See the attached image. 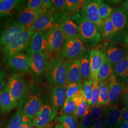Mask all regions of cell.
I'll return each instance as SVG.
<instances>
[{"label":"cell","mask_w":128,"mask_h":128,"mask_svg":"<svg viewBox=\"0 0 128 128\" xmlns=\"http://www.w3.org/2000/svg\"><path fill=\"white\" fill-rule=\"evenodd\" d=\"M44 104L43 94L40 88L34 84H28L26 92L20 101L18 106L32 121Z\"/></svg>","instance_id":"obj_1"},{"label":"cell","mask_w":128,"mask_h":128,"mask_svg":"<svg viewBox=\"0 0 128 128\" xmlns=\"http://www.w3.org/2000/svg\"><path fill=\"white\" fill-rule=\"evenodd\" d=\"M68 62V60L60 54L51 57L46 76L50 84L56 86L68 83L66 71Z\"/></svg>","instance_id":"obj_2"},{"label":"cell","mask_w":128,"mask_h":128,"mask_svg":"<svg viewBox=\"0 0 128 128\" xmlns=\"http://www.w3.org/2000/svg\"><path fill=\"white\" fill-rule=\"evenodd\" d=\"M110 18L113 24L114 31L108 40L124 43L127 36L128 14L123 7L120 6L114 9Z\"/></svg>","instance_id":"obj_3"},{"label":"cell","mask_w":128,"mask_h":128,"mask_svg":"<svg viewBox=\"0 0 128 128\" xmlns=\"http://www.w3.org/2000/svg\"><path fill=\"white\" fill-rule=\"evenodd\" d=\"M71 18L76 24L80 38L83 42L91 45H95L100 42L101 33L94 24L83 18L80 14Z\"/></svg>","instance_id":"obj_4"},{"label":"cell","mask_w":128,"mask_h":128,"mask_svg":"<svg viewBox=\"0 0 128 128\" xmlns=\"http://www.w3.org/2000/svg\"><path fill=\"white\" fill-rule=\"evenodd\" d=\"M34 33L28 28L24 30L10 44L0 51V66L5 64L12 56L25 50Z\"/></svg>","instance_id":"obj_5"},{"label":"cell","mask_w":128,"mask_h":128,"mask_svg":"<svg viewBox=\"0 0 128 128\" xmlns=\"http://www.w3.org/2000/svg\"><path fill=\"white\" fill-rule=\"evenodd\" d=\"M50 55L49 52H44L29 56L32 76L35 82L41 81L47 76Z\"/></svg>","instance_id":"obj_6"},{"label":"cell","mask_w":128,"mask_h":128,"mask_svg":"<svg viewBox=\"0 0 128 128\" xmlns=\"http://www.w3.org/2000/svg\"><path fill=\"white\" fill-rule=\"evenodd\" d=\"M25 30L12 18L0 25V51L9 45Z\"/></svg>","instance_id":"obj_7"},{"label":"cell","mask_w":128,"mask_h":128,"mask_svg":"<svg viewBox=\"0 0 128 128\" xmlns=\"http://www.w3.org/2000/svg\"><path fill=\"white\" fill-rule=\"evenodd\" d=\"M29 83H28L25 74L16 73L10 78L6 87L13 101L18 105L25 94Z\"/></svg>","instance_id":"obj_8"},{"label":"cell","mask_w":128,"mask_h":128,"mask_svg":"<svg viewBox=\"0 0 128 128\" xmlns=\"http://www.w3.org/2000/svg\"><path fill=\"white\" fill-rule=\"evenodd\" d=\"M55 23L58 24L66 39L80 38L78 26L64 12L52 14Z\"/></svg>","instance_id":"obj_9"},{"label":"cell","mask_w":128,"mask_h":128,"mask_svg":"<svg viewBox=\"0 0 128 128\" xmlns=\"http://www.w3.org/2000/svg\"><path fill=\"white\" fill-rule=\"evenodd\" d=\"M104 1L100 0H86L81 12L83 18L94 24L102 34L104 21L102 20L99 14L98 8L101 3Z\"/></svg>","instance_id":"obj_10"},{"label":"cell","mask_w":128,"mask_h":128,"mask_svg":"<svg viewBox=\"0 0 128 128\" xmlns=\"http://www.w3.org/2000/svg\"><path fill=\"white\" fill-rule=\"evenodd\" d=\"M103 52L114 66L128 54V47L122 43L107 40L104 43Z\"/></svg>","instance_id":"obj_11"},{"label":"cell","mask_w":128,"mask_h":128,"mask_svg":"<svg viewBox=\"0 0 128 128\" xmlns=\"http://www.w3.org/2000/svg\"><path fill=\"white\" fill-rule=\"evenodd\" d=\"M46 36L48 52L51 54H60L66 39L58 24L55 23L53 27L46 32Z\"/></svg>","instance_id":"obj_12"},{"label":"cell","mask_w":128,"mask_h":128,"mask_svg":"<svg viewBox=\"0 0 128 128\" xmlns=\"http://www.w3.org/2000/svg\"><path fill=\"white\" fill-rule=\"evenodd\" d=\"M84 51V42L78 38L66 40L60 54L69 61L79 58Z\"/></svg>","instance_id":"obj_13"},{"label":"cell","mask_w":128,"mask_h":128,"mask_svg":"<svg viewBox=\"0 0 128 128\" xmlns=\"http://www.w3.org/2000/svg\"><path fill=\"white\" fill-rule=\"evenodd\" d=\"M26 3V0H0V25L14 18L15 14Z\"/></svg>","instance_id":"obj_14"},{"label":"cell","mask_w":128,"mask_h":128,"mask_svg":"<svg viewBox=\"0 0 128 128\" xmlns=\"http://www.w3.org/2000/svg\"><path fill=\"white\" fill-rule=\"evenodd\" d=\"M5 64L15 73H20L32 75L29 56L22 52L12 56L7 60Z\"/></svg>","instance_id":"obj_15"},{"label":"cell","mask_w":128,"mask_h":128,"mask_svg":"<svg viewBox=\"0 0 128 128\" xmlns=\"http://www.w3.org/2000/svg\"><path fill=\"white\" fill-rule=\"evenodd\" d=\"M25 51L29 56L37 53L48 52L46 32H34Z\"/></svg>","instance_id":"obj_16"},{"label":"cell","mask_w":128,"mask_h":128,"mask_svg":"<svg viewBox=\"0 0 128 128\" xmlns=\"http://www.w3.org/2000/svg\"><path fill=\"white\" fill-rule=\"evenodd\" d=\"M56 114L51 104H44L34 116L32 123L36 128H45L55 119Z\"/></svg>","instance_id":"obj_17"},{"label":"cell","mask_w":128,"mask_h":128,"mask_svg":"<svg viewBox=\"0 0 128 128\" xmlns=\"http://www.w3.org/2000/svg\"><path fill=\"white\" fill-rule=\"evenodd\" d=\"M55 23L52 14L50 9L48 10L46 12L39 15L32 25L28 28L34 32H46L53 27Z\"/></svg>","instance_id":"obj_18"},{"label":"cell","mask_w":128,"mask_h":128,"mask_svg":"<svg viewBox=\"0 0 128 128\" xmlns=\"http://www.w3.org/2000/svg\"><path fill=\"white\" fill-rule=\"evenodd\" d=\"M90 79L92 81L98 80V74L104 64L106 56L103 51L99 49H94L90 51Z\"/></svg>","instance_id":"obj_19"},{"label":"cell","mask_w":128,"mask_h":128,"mask_svg":"<svg viewBox=\"0 0 128 128\" xmlns=\"http://www.w3.org/2000/svg\"><path fill=\"white\" fill-rule=\"evenodd\" d=\"M109 89V104L116 105L124 90L122 80L113 74L107 79Z\"/></svg>","instance_id":"obj_20"},{"label":"cell","mask_w":128,"mask_h":128,"mask_svg":"<svg viewBox=\"0 0 128 128\" xmlns=\"http://www.w3.org/2000/svg\"><path fill=\"white\" fill-rule=\"evenodd\" d=\"M43 12H44L30 9L26 7V4L25 5L20 9L16 15L15 20L18 24L26 29L30 27L39 15Z\"/></svg>","instance_id":"obj_21"},{"label":"cell","mask_w":128,"mask_h":128,"mask_svg":"<svg viewBox=\"0 0 128 128\" xmlns=\"http://www.w3.org/2000/svg\"><path fill=\"white\" fill-rule=\"evenodd\" d=\"M68 84L56 86L52 88L50 94L51 105L58 113V109L62 107L66 98V91Z\"/></svg>","instance_id":"obj_22"},{"label":"cell","mask_w":128,"mask_h":128,"mask_svg":"<svg viewBox=\"0 0 128 128\" xmlns=\"http://www.w3.org/2000/svg\"><path fill=\"white\" fill-rule=\"evenodd\" d=\"M104 115L106 126L114 128L119 127L122 121V117L121 110L116 105L105 106Z\"/></svg>","instance_id":"obj_23"},{"label":"cell","mask_w":128,"mask_h":128,"mask_svg":"<svg viewBox=\"0 0 128 128\" xmlns=\"http://www.w3.org/2000/svg\"><path fill=\"white\" fill-rule=\"evenodd\" d=\"M66 81L68 84L82 82L79 58L68 60L66 71Z\"/></svg>","instance_id":"obj_24"},{"label":"cell","mask_w":128,"mask_h":128,"mask_svg":"<svg viewBox=\"0 0 128 128\" xmlns=\"http://www.w3.org/2000/svg\"><path fill=\"white\" fill-rule=\"evenodd\" d=\"M17 105L13 101V99L10 94L7 88L0 92V110L2 114H6L16 107Z\"/></svg>","instance_id":"obj_25"},{"label":"cell","mask_w":128,"mask_h":128,"mask_svg":"<svg viewBox=\"0 0 128 128\" xmlns=\"http://www.w3.org/2000/svg\"><path fill=\"white\" fill-rule=\"evenodd\" d=\"M31 122L32 121L24 114L21 108L18 106L17 110L5 128H19L24 124Z\"/></svg>","instance_id":"obj_26"},{"label":"cell","mask_w":128,"mask_h":128,"mask_svg":"<svg viewBox=\"0 0 128 128\" xmlns=\"http://www.w3.org/2000/svg\"><path fill=\"white\" fill-rule=\"evenodd\" d=\"M79 60L82 81L84 82L90 79V76L91 68L89 52L85 50L79 58Z\"/></svg>","instance_id":"obj_27"},{"label":"cell","mask_w":128,"mask_h":128,"mask_svg":"<svg viewBox=\"0 0 128 128\" xmlns=\"http://www.w3.org/2000/svg\"><path fill=\"white\" fill-rule=\"evenodd\" d=\"M86 2L85 0H66L64 12L71 18L82 10Z\"/></svg>","instance_id":"obj_28"},{"label":"cell","mask_w":128,"mask_h":128,"mask_svg":"<svg viewBox=\"0 0 128 128\" xmlns=\"http://www.w3.org/2000/svg\"><path fill=\"white\" fill-rule=\"evenodd\" d=\"M112 74L122 80L128 78V54L113 66Z\"/></svg>","instance_id":"obj_29"},{"label":"cell","mask_w":128,"mask_h":128,"mask_svg":"<svg viewBox=\"0 0 128 128\" xmlns=\"http://www.w3.org/2000/svg\"><path fill=\"white\" fill-rule=\"evenodd\" d=\"M99 98L97 104L107 106L109 104V89L107 80L98 83Z\"/></svg>","instance_id":"obj_30"},{"label":"cell","mask_w":128,"mask_h":128,"mask_svg":"<svg viewBox=\"0 0 128 128\" xmlns=\"http://www.w3.org/2000/svg\"><path fill=\"white\" fill-rule=\"evenodd\" d=\"M57 120L61 128H79L78 121L73 115H60Z\"/></svg>","instance_id":"obj_31"},{"label":"cell","mask_w":128,"mask_h":128,"mask_svg":"<svg viewBox=\"0 0 128 128\" xmlns=\"http://www.w3.org/2000/svg\"><path fill=\"white\" fill-rule=\"evenodd\" d=\"M113 73V66L106 57L98 74V82L107 80Z\"/></svg>","instance_id":"obj_32"},{"label":"cell","mask_w":128,"mask_h":128,"mask_svg":"<svg viewBox=\"0 0 128 128\" xmlns=\"http://www.w3.org/2000/svg\"><path fill=\"white\" fill-rule=\"evenodd\" d=\"M77 106L70 99L66 98L64 104L59 112L60 115H74Z\"/></svg>","instance_id":"obj_33"},{"label":"cell","mask_w":128,"mask_h":128,"mask_svg":"<svg viewBox=\"0 0 128 128\" xmlns=\"http://www.w3.org/2000/svg\"><path fill=\"white\" fill-rule=\"evenodd\" d=\"M114 31V26L110 18L106 19L104 21L102 24V30L101 34L102 40L107 41L112 36Z\"/></svg>","instance_id":"obj_34"},{"label":"cell","mask_w":128,"mask_h":128,"mask_svg":"<svg viewBox=\"0 0 128 128\" xmlns=\"http://www.w3.org/2000/svg\"><path fill=\"white\" fill-rule=\"evenodd\" d=\"M114 10L113 8L109 4L104 2L101 3L99 6L98 12L102 20L104 21L110 18Z\"/></svg>","instance_id":"obj_35"},{"label":"cell","mask_w":128,"mask_h":128,"mask_svg":"<svg viewBox=\"0 0 128 128\" xmlns=\"http://www.w3.org/2000/svg\"><path fill=\"white\" fill-rule=\"evenodd\" d=\"M83 89L86 101L88 106L92 104V81L90 79L84 81L83 83Z\"/></svg>","instance_id":"obj_36"},{"label":"cell","mask_w":128,"mask_h":128,"mask_svg":"<svg viewBox=\"0 0 128 128\" xmlns=\"http://www.w3.org/2000/svg\"><path fill=\"white\" fill-rule=\"evenodd\" d=\"M82 89V82L68 84L66 91V98L71 99L73 95Z\"/></svg>","instance_id":"obj_37"},{"label":"cell","mask_w":128,"mask_h":128,"mask_svg":"<svg viewBox=\"0 0 128 128\" xmlns=\"http://www.w3.org/2000/svg\"><path fill=\"white\" fill-rule=\"evenodd\" d=\"M104 106L99 104L90 106V112L94 120H96L104 114Z\"/></svg>","instance_id":"obj_38"},{"label":"cell","mask_w":128,"mask_h":128,"mask_svg":"<svg viewBox=\"0 0 128 128\" xmlns=\"http://www.w3.org/2000/svg\"><path fill=\"white\" fill-rule=\"evenodd\" d=\"M90 106H88L82 120L79 124V128H88L91 127L94 120L90 112Z\"/></svg>","instance_id":"obj_39"},{"label":"cell","mask_w":128,"mask_h":128,"mask_svg":"<svg viewBox=\"0 0 128 128\" xmlns=\"http://www.w3.org/2000/svg\"><path fill=\"white\" fill-rule=\"evenodd\" d=\"M26 7L35 11L45 12L48 10L46 9L43 5L41 0H29L27 1ZM50 10V9H49Z\"/></svg>","instance_id":"obj_40"},{"label":"cell","mask_w":128,"mask_h":128,"mask_svg":"<svg viewBox=\"0 0 128 128\" xmlns=\"http://www.w3.org/2000/svg\"><path fill=\"white\" fill-rule=\"evenodd\" d=\"M66 4L64 0H53L50 10L52 14L64 12Z\"/></svg>","instance_id":"obj_41"},{"label":"cell","mask_w":128,"mask_h":128,"mask_svg":"<svg viewBox=\"0 0 128 128\" xmlns=\"http://www.w3.org/2000/svg\"><path fill=\"white\" fill-rule=\"evenodd\" d=\"M88 106L86 101H83L77 107L74 116L77 119L78 121L80 120L81 122L82 120Z\"/></svg>","instance_id":"obj_42"},{"label":"cell","mask_w":128,"mask_h":128,"mask_svg":"<svg viewBox=\"0 0 128 128\" xmlns=\"http://www.w3.org/2000/svg\"><path fill=\"white\" fill-rule=\"evenodd\" d=\"M98 80L92 81V104L90 106H94L97 104L99 98Z\"/></svg>","instance_id":"obj_43"},{"label":"cell","mask_w":128,"mask_h":128,"mask_svg":"<svg viewBox=\"0 0 128 128\" xmlns=\"http://www.w3.org/2000/svg\"><path fill=\"white\" fill-rule=\"evenodd\" d=\"M70 99L73 102L77 107L80 104H81L83 101H86L84 89L74 94Z\"/></svg>","instance_id":"obj_44"},{"label":"cell","mask_w":128,"mask_h":128,"mask_svg":"<svg viewBox=\"0 0 128 128\" xmlns=\"http://www.w3.org/2000/svg\"><path fill=\"white\" fill-rule=\"evenodd\" d=\"M7 72L4 68H0V92L6 87Z\"/></svg>","instance_id":"obj_45"},{"label":"cell","mask_w":128,"mask_h":128,"mask_svg":"<svg viewBox=\"0 0 128 128\" xmlns=\"http://www.w3.org/2000/svg\"><path fill=\"white\" fill-rule=\"evenodd\" d=\"M106 126V119L105 115L104 114L99 119L96 120L92 127L94 128H105Z\"/></svg>","instance_id":"obj_46"},{"label":"cell","mask_w":128,"mask_h":128,"mask_svg":"<svg viewBox=\"0 0 128 128\" xmlns=\"http://www.w3.org/2000/svg\"><path fill=\"white\" fill-rule=\"evenodd\" d=\"M122 120L128 122V110L124 107L121 110Z\"/></svg>","instance_id":"obj_47"},{"label":"cell","mask_w":128,"mask_h":128,"mask_svg":"<svg viewBox=\"0 0 128 128\" xmlns=\"http://www.w3.org/2000/svg\"><path fill=\"white\" fill-rule=\"evenodd\" d=\"M122 101L124 107L128 110V93H124L122 96Z\"/></svg>","instance_id":"obj_48"},{"label":"cell","mask_w":128,"mask_h":128,"mask_svg":"<svg viewBox=\"0 0 128 128\" xmlns=\"http://www.w3.org/2000/svg\"><path fill=\"white\" fill-rule=\"evenodd\" d=\"M44 7L46 9L49 10L50 9L52 5V0H42Z\"/></svg>","instance_id":"obj_49"},{"label":"cell","mask_w":128,"mask_h":128,"mask_svg":"<svg viewBox=\"0 0 128 128\" xmlns=\"http://www.w3.org/2000/svg\"><path fill=\"white\" fill-rule=\"evenodd\" d=\"M19 128H35V127L33 124L32 122H31L24 124Z\"/></svg>","instance_id":"obj_50"},{"label":"cell","mask_w":128,"mask_h":128,"mask_svg":"<svg viewBox=\"0 0 128 128\" xmlns=\"http://www.w3.org/2000/svg\"><path fill=\"white\" fill-rule=\"evenodd\" d=\"M119 128H128V122L122 120L120 124Z\"/></svg>","instance_id":"obj_51"},{"label":"cell","mask_w":128,"mask_h":128,"mask_svg":"<svg viewBox=\"0 0 128 128\" xmlns=\"http://www.w3.org/2000/svg\"><path fill=\"white\" fill-rule=\"evenodd\" d=\"M122 7H123L124 10H126L127 14H128V0L125 1L122 4Z\"/></svg>","instance_id":"obj_52"},{"label":"cell","mask_w":128,"mask_h":128,"mask_svg":"<svg viewBox=\"0 0 128 128\" xmlns=\"http://www.w3.org/2000/svg\"><path fill=\"white\" fill-rule=\"evenodd\" d=\"M124 43V45L126 46H127L128 48V35L127 36V37L125 39Z\"/></svg>","instance_id":"obj_53"},{"label":"cell","mask_w":128,"mask_h":128,"mask_svg":"<svg viewBox=\"0 0 128 128\" xmlns=\"http://www.w3.org/2000/svg\"><path fill=\"white\" fill-rule=\"evenodd\" d=\"M53 128H61V127H60V124H56V126H55L54 127H53Z\"/></svg>","instance_id":"obj_54"},{"label":"cell","mask_w":128,"mask_h":128,"mask_svg":"<svg viewBox=\"0 0 128 128\" xmlns=\"http://www.w3.org/2000/svg\"><path fill=\"white\" fill-rule=\"evenodd\" d=\"M105 128H114L112 127H110V126H106Z\"/></svg>","instance_id":"obj_55"},{"label":"cell","mask_w":128,"mask_h":128,"mask_svg":"<svg viewBox=\"0 0 128 128\" xmlns=\"http://www.w3.org/2000/svg\"><path fill=\"white\" fill-rule=\"evenodd\" d=\"M94 128L92 126V127H89V128Z\"/></svg>","instance_id":"obj_56"},{"label":"cell","mask_w":128,"mask_h":128,"mask_svg":"<svg viewBox=\"0 0 128 128\" xmlns=\"http://www.w3.org/2000/svg\"><path fill=\"white\" fill-rule=\"evenodd\" d=\"M128 35V32H127V36Z\"/></svg>","instance_id":"obj_57"},{"label":"cell","mask_w":128,"mask_h":128,"mask_svg":"<svg viewBox=\"0 0 128 128\" xmlns=\"http://www.w3.org/2000/svg\"><path fill=\"white\" fill-rule=\"evenodd\" d=\"M127 93H128V90H127Z\"/></svg>","instance_id":"obj_58"},{"label":"cell","mask_w":128,"mask_h":128,"mask_svg":"<svg viewBox=\"0 0 128 128\" xmlns=\"http://www.w3.org/2000/svg\"></svg>","instance_id":"obj_59"},{"label":"cell","mask_w":128,"mask_h":128,"mask_svg":"<svg viewBox=\"0 0 128 128\" xmlns=\"http://www.w3.org/2000/svg\"><path fill=\"white\" fill-rule=\"evenodd\" d=\"M0 113H1V112H0Z\"/></svg>","instance_id":"obj_60"},{"label":"cell","mask_w":128,"mask_h":128,"mask_svg":"<svg viewBox=\"0 0 128 128\" xmlns=\"http://www.w3.org/2000/svg\"></svg>","instance_id":"obj_61"}]
</instances>
